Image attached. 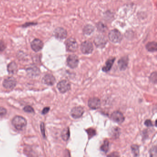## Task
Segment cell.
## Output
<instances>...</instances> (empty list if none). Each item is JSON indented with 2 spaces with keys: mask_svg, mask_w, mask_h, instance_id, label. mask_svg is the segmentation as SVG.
Segmentation results:
<instances>
[{
  "mask_svg": "<svg viewBox=\"0 0 157 157\" xmlns=\"http://www.w3.org/2000/svg\"><path fill=\"white\" fill-rule=\"evenodd\" d=\"M109 156H119V155H115L114 154V153H112V154H111V155H109Z\"/></svg>",
  "mask_w": 157,
  "mask_h": 157,
  "instance_id": "33",
  "label": "cell"
},
{
  "mask_svg": "<svg viewBox=\"0 0 157 157\" xmlns=\"http://www.w3.org/2000/svg\"><path fill=\"white\" fill-rule=\"evenodd\" d=\"M66 45L67 50L69 52H75L78 48V44L76 40L71 37L67 40Z\"/></svg>",
  "mask_w": 157,
  "mask_h": 157,
  "instance_id": "3",
  "label": "cell"
},
{
  "mask_svg": "<svg viewBox=\"0 0 157 157\" xmlns=\"http://www.w3.org/2000/svg\"><path fill=\"white\" fill-rule=\"evenodd\" d=\"M81 50L84 54H88L91 53L94 50L93 44L88 41H85L81 45Z\"/></svg>",
  "mask_w": 157,
  "mask_h": 157,
  "instance_id": "4",
  "label": "cell"
},
{
  "mask_svg": "<svg viewBox=\"0 0 157 157\" xmlns=\"http://www.w3.org/2000/svg\"><path fill=\"white\" fill-rule=\"evenodd\" d=\"M87 132L88 134L89 138H91L94 136H95V134H96L95 130L94 129H91V128L88 129V130H87Z\"/></svg>",
  "mask_w": 157,
  "mask_h": 157,
  "instance_id": "26",
  "label": "cell"
},
{
  "mask_svg": "<svg viewBox=\"0 0 157 157\" xmlns=\"http://www.w3.org/2000/svg\"><path fill=\"white\" fill-rule=\"evenodd\" d=\"M108 38L110 41L113 43H120L123 39V36L118 29H112L109 32Z\"/></svg>",
  "mask_w": 157,
  "mask_h": 157,
  "instance_id": "2",
  "label": "cell"
},
{
  "mask_svg": "<svg viewBox=\"0 0 157 157\" xmlns=\"http://www.w3.org/2000/svg\"><path fill=\"white\" fill-rule=\"evenodd\" d=\"M57 88L61 93H64L71 89V84L68 81L63 80L58 83Z\"/></svg>",
  "mask_w": 157,
  "mask_h": 157,
  "instance_id": "7",
  "label": "cell"
},
{
  "mask_svg": "<svg viewBox=\"0 0 157 157\" xmlns=\"http://www.w3.org/2000/svg\"><path fill=\"white\" fill-rule=\"evenodd\" d=\"M16 79L13 77H8L3 82V86L7 89H12L16 85Z\"/></svg>",
  "mask_w": 157,
  "mask_h": 157,
  "instance_id": "9",
  "label": "cell"
},
{
  "mask_svg": "<svg viewBox=\"0 0 157 157\" xmlns=\"http://www.w3.org/2000/svg\"><path fill=\"white\" fill-rule=\"evenodd\" d=\"M54 35L58 39H64L67 36V32L63 28L58 27L54 30Z\"/></svg>",
  "mask_w": 157,
  "mask_h": 157,
  "instance_id": "8",
  "label": "cell"
},
{
  "mask_svg": "<svg viewBox=\"0 0 157 157\" xmlns=\"http://www.w3.org/2000/svg\"><path fill=\"white\" fill-rule=\"evenodd\" d=\"M84 109L81 106H76L71 110V114L74 119H78L81 117L84 114Z\"/></svg>",
  "mask_w": 157,
  "mask_h": 157,
  "instance_id": "10",
  "label": "cell"
},
{
  "mask_svg": "<svg viewBox=\"0 0 157 157\" xmlns=\"http://www.w3.org/2000/svg\"><path fill=\"white\" fill-rule=\"evenodd\" d=\"M70 134L69 128H67L64 129L61 133V137L63 140L64 141H68L70 137Z\"/></svg>",
  "mask_w": 157,
  "mask_h": 157,
  "instance_id": "20",
  "label": "cell"
},
{
  "mask_svg": "<svg viewBox=\"0 0 157 157\" xmlns=\"http://www.w3.org/2000/svg\"><path fill=\"white\" fill-rule=\"evenodd\" d=\"M157 45L156 42H149L146 45V48L149 52H154L157 51Z\"/></svg>",
  "mask_w": 157,
  "mask_h": 157,
  "instance_id": "18",
  "label": "cell"
},
{
  "mask_svg": "<svg viewBox=\"0 0 157 157\" xmlns=\"http://www.w3.org/2000/svg\"><path fill=\"white\" fill-rule=\"evenodd\" d=\"M49 108H48V107L44 108L43 111H42V113L43 114H45L48 113V112L49 111Z\"/></svg>",
  "mask_w": 157,
  "mask_h": 157,
  "instance_id": "32",
  "label": "cell"
},
{
  "mask_svg": "<svg viewBox=\"0 0 157 157\" xmlns=\"http://www.w3.org/2000/svg\"><path fill=\"white\" fill-rule=\"evenodd\" d=\"M129 59L127 56L123 57L118 61V66L121 71H124L127 68Z\"/></svg>",
  "mask_w": 157,
  "mask_h": 157,
  "instance_id": "14",
  "label": "cell"
},
{
  "mask_svg": "<svg viewBox=\"0 0 157 157\" xmlns=\"http://www.w3.org/2000/svg\"><path fill=\"white\" fill-rule=\"evenodd\" d=\"M94 26L91 25H87L84 26V28L83 29V32L84 34L87 35H89L94 32Z\"/></svg>",
  "mask_w": 157,
  "mask_h": 157,
  "instance_id": "19",
  "label": "cell"
},
{
  "mask_svg": "<svg viewBox=\"0 0 157 157\" xmlns=\"http://www.w3.org/2000/svg\"><path fill=\"white\" fill-rule=\"evenodd\" d=\"M112 120L117 123H121L124 121V117L122 112L119 111L113 112L111 115Z\"/></svg>",
  "mask_w": 157,
  "mask_h": 157,
  "instance_id": "12",
  "label": "cell"
},
{
  "mask_svg": "<svg viewBox=\"0 0 157 157\" xmlns=\"http://www.w3.org/2000/svg\"><path fill=\"white\" fill-rule=\"evenodd\" d=\"M79 63V59L78 57L76 55L73 54L68 57L67 59V64L70 68L72 69L75 68L78 66Z\"/></svg>",
  "mask_w": 157,
  "mask_h": 157,
  "instance_id": "5",
  "label": "cell"
},
{
  "mask_svg": "<svg viewBox=\"0 0 157 157\" xmlns=\"http://www.w3.org/2000/svg\"><path fill=\"white\" fill-rule=\"evenodd\" d=\"M7 113V110L4 108L0 106V117L4 116Z\"/></svg>",
  "mask_w": 157,
  "mask_h": 157,
  "instance_id": "29",
  "label": "cell"
},
{
  "mask_svg": "<svg viewBox=\"0 0 157 157\" xmlns=\"http://www.w3.org/2000/svg\"><path fill=\"white\" fill-rule=\"evenodd\" d=\"M115 58H112L109 59L106 63L105 66H104L102 68V71L104 72H108L111 70L112 65L114 63Z\"/></svg>",
  "mask_w": 157,
  "mask_h": 157,
  "instance_id": "16",
  "label": "cell"
},
{
  "mask_svg": "<svg viewBox=\"0 0 157 157\" xmlns=\"http://www.w3.org/2000/svg\"><path fill=\"white\" fill-rule=\"evenodd\" d=\"M12 123L17 130H21L26 126L27 122L25 119L22 117L17 116L12 119Z\"/></svg>",
  "mask_w": 157,
  "mask_h": 157,
  "instance_id": "1",
  "label": "cell"
},
{
  "mask_svg": "<svg viewBox=\"0 0 157 157\" xmlns=\"http://www.w3.org/2000/svg\"><path fill=\"white\" fill-rule=\"evenodd\" d=\"M101 102L100 99L97 98H92L88 101V106L92 109H97L101 106Z\"/></svg>",
  "mask_w": 157,
  "mask_h": 157,
  "instance_id": "13",
  "label": "cell"
},
{
  "mask_svg": "<svg viewBox=\"0 0 157 157\" xmlns=\"http://www.w3.org/2000/svg\"><path fill=\"white\" fill-rule=\"evenodd\" d=\"M132 151L134 155L135 156H138L139 155V147L137 145H133L131 147Z\"/></svg>",
  "mask_w": 157,
  "mask_h": 157,
  "instance_id": "23",
  "label": "cell"
},
{
  "mask_svg": "<svg viewBox=\"0 0 157 157\" xmlns=\"http://www.w3.org/2000/svg\"><path fill=\"white\" fill-rule=\"evenodd\" d=\"M43 81L46 84L51 86L56 83V78L51 74H47L43 77Z\"/></svg>",
  "mask_w": 157,
  "mask_h": 157,
  "instance_id": "15",
  "label": "cell"
},
{
  "mask_svg": "<svg viewBox=\"0 0 157 157\" xmlns=\"http://www.w3.org/2000/svg\"><path fill=\"white\" fill-rule=\"evenodd\" d=\"M107 43V40L102 35H99L94 39V43L97 48H103L105 46Z\"/></svg>",
  "mask_w": 157,
  "mask_h": 157,
  "instance_id": "6",
  "label": "cell"
},
{
  "mask_svg": "<svg viewBox=\"0 0 157 157\" xmlns=\"http://www.w3.org/2000/svg\"><path fill=\"white\" fill-rule=\"evenodd\" d=\"M144 124H145V125L147 126V127H149L153 126L152 122V121L150 120H149V119L146 120L145 123H144Z\"/></svg>",
  "mask_w": 157,
  "mask_h": 157,
  "instance_id": "31",
  "label": "cell"
},
{
  "mask_svg": "<svg viewBox=\"0 0 157 157\" xmlns=\"http://www.w3.org/2000/svg\"><path fill=\"white\" fill-rule=\"evenodd\" d=\"M97 28L99 32H104L106 31V26L101 22H99L97 24Z\"/></svg>",
  "mask_w": 157,
  "mask_h": 157,
  "instance_id": "24",
  "label": "cell"
},
{
  "mask_svg": "<svg viewBox=\"0 0 157 157\" xmlns=\"http://www.w3.org/2000/svg\"><path fill=\"white\" fill-rule=\"evenodd\" d=\"M111 134L112 137L114 138H118L120 134V129L118 127L112 128L111 131Z\"/></svg>",
  "mask_w": 157,
  "mask_h": 157,
  "instance_id": "21",
  "label": "cell"
},
{
  "mask_svg": "<svg viewBox=\"0 0 157 157\" xmlns=\"http://www.w3.org/2000/svg\"><path fill=\"white\" fill-rule=\"evenodd\" d=\"M109 148V142L108 141L106 140L104 141L103 144L101 146V150L104 152L105 153H106L108 151Z\"/></svg>",
  "mask_w": 157,
  "mask_h": 157,
  "instance_id": "22",
  "label": "cell"
},
{
  "mask_svg": "<svg viewBox=\"0 0 157 157\" xmlns=\"http://www.w3.org/2000/svg\"><path fill=\"white\" fill-rule=\"evenodd\" d=\"M31 48L35 52L40 51L43 47V42L39 39H35L31 43Z\"/></svg>",
  "mask_w": 157,
  "mask_h": 157,
  "instance_id": "11",
  "label": "cell"
},
{
  "mask_svg": "<svg viewBox=\"0 0 157 157\" xmlns=\"http://www.w3.org/2000/svg\"><path fill=\"white\" fill-rule=\"evenodd\" d=\"M6 48V45L4 42L2 40H0V51H3Z\"/></svg>",
  "mask_w": 157,
  "mask_h": 157,
  "instance_id": "28",
  "label": "cell"
},
{
  "mask_svg": "<svg viewBox=\"0 0 157 157\" xmlns=\"http://www.w3.org/2000/svg\"><path fill=\"white\" fill-rule=\"evenodd\" d=\"M157 73L156 71L154 72L151 75L150 77V79L151 81L153 82L154 84H156L157 83Z\"/></svg>",
  "mask_w": 157,
  "mask_h": 157,
  "instance_id": "25",
  "label": "cell"
},
{
  "mask_svg": "<svg viewBox=\"0 0 157 157\" xmlns=\"http://www.w3.org/2000/svg\"><path fill=\"white\" fill-rule=\"evenodd\" d=\"M41 130L42 134L44 137H45V127L43 123H42L41 124Z\"/></svg>",
  "mask_w": 157,
  "mask_h": 157,
  "instance_id": "30",
  "label": "cell"
},
{
  "mask_svg": "<svg viewBox=\"0 0 157 157\" xmlns=\"http://www.w3.org/2000/svg\"><path fill=\"white\" fill-rule=\"evenodd\" d=\"M24 110L25 112H29V113H33L34 112L33 108H32V106H25L24 108Z\"/></svg>",
  "mask_w": 157,
  "mask_h": 157,
  "instance_id": "27",
  "label": "cell"
},
{
  "mask_svg": "<svg viewBox=\"0 0 157 157\" xmlns=\"http://www.w3.org/2000/svg\"><path fill=\"white\" fill-rule=\"evenodd\" d=\"M18 67L14 62H11L8 66V71L10 74H14L17 72Z\"/></svg>",
  "mask_w": 157,
  "mask_h": 157,
  "instance_id": "17",
  "label": "cell"
}]
</instances>
